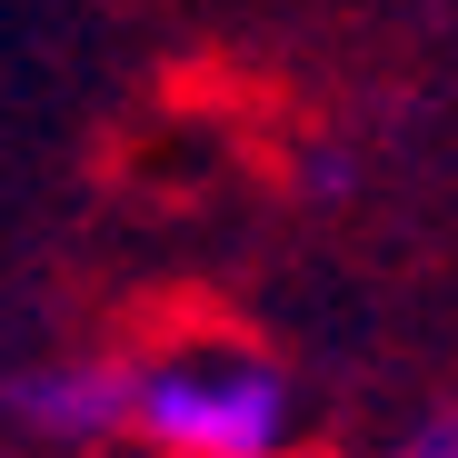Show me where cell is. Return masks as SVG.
<instances>
[{"mask_svg": "<svg viewBox=\"0 0 458 458\" xmlns=\"http://www.w3.org/2000/svg\"><path fill=\"white\" fill-rule=\"evenodd\" d=\"M299 428H310L299 378L240 339H190L149 359V399H140L149 458H289Z\"/></svg>", "mask_w": 458, "mask_h": 458, "instance_id": "1", "label": "cell"}, {"mask_svg": "<svg viewBox=\"0 0 458 458\" xmlns=\"http://www.w3.org/2000/svg\"><path fill=\"white\" fill-rule=\"evenodd\" d=\"M140 399H149V359L60 349V359L11 369L0 419H11V438H30V448H110V438H140Z\"/></svg>", "mask_w": 458, "mask_h": 458, "instance_id": "2", "label": "cell"}, {"mask_svg": "<svg viewBox=\"0 0 458 458\" xmlns=\"http://www.w3.org/2000/svg\"><path fill=\"white\" fill-rule=\"evenodd\" d=\"M289 190L310 199V209H339V199L359 190V160H349L339 140H310V149H299V160H289Z\"/></svg>", "mask_w": 458, "mask_h": 458, "instance_id": "3", "label": "cell"}, {"mask_svg": "<svg viewBox=\"0 0 458 458\" xmlns=\"http://www.w3.org/2000/svg\"><path fill=\"white\" fill-rule=\"evenodd\" d=\"M389 458H458V409H419Z\"/></svg>", "mask_w": 458, "mask_h": 458, "instance_id": "4", "label": "cell"}]
</instances>
